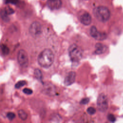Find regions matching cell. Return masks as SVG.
I'll return each instance as SVG.
<instances>
[{
  "mask_svg": "<svg viewBox=\"0 0 123 123\" xmlns=\"http://www.w3.org/2000/svg\"><path fill=\"white\" fill-rule=\"evenodd\" d=\"M54 60V54L49 49H45L42 51L37 58V61L39 65L45 68L49 67L53 63Z\"/></svg>",
  "mask_w": 123,
  "mask_h": 123,
  "instance_id": "1",
  "label": "cell"
},
{
  "mask_svg": "<svg viewBox=\"0 0 123 123\" xmlns=\"http://www.w3.org/2000/svg\"><path fill=\"white\" fill-rule=\"evenodd\" d=\"M93 14L95 17L99 21L105 22L108 21L110 17V12L109 9L104 6H98L93 10Z\"/></svg>",
  "mask_w": 123,
  "mask_h": 123,
  "instance_id": "2",
  "label": "cell"
},
{
  "mask_svg": "<svg viewBox=\"0 0 123 123\" xmlns=\"http://www.w3.org/2000/svg\"><path fill=\"white\" fill-rule=\"evenodd\" d=\"M68 52L71 60L73 62H79L82 57V49L76 44H74L71 45L69 48Z\"/></svg>",
  "mask_w": 123,
  "mask_h": 123,
  "instance_id": "3",
  "label": "cell"
},
{
  "mask_svg": "<svg viewBox=\"0 0 123 123\" xmlns=\"http://www.w3.org/2000/svg\"><path fill=\"white\" fill-rule=\"evenodd\" d=\"M17 60L19 65L23 67L26 68L28 65V57L27 52L24 49H20L17 54Z\"/></svg>",
  "mask_w": 123,
  "mask_h": 123,
  "instance_id": "4",
  "label": "cell"
},
{
  "mask_svg": "<svg viewBox=\"0 0 123 123\" xmlns=\"http://www.w3.org/2000/svg\"><path fill=\"white\" fill-rule=\"evenodd\" d=\"M97 106L98 110L102 112L105 111L108 108V101L106 95L103 94H100L98 98Z\"/></svg>",
  "mask_w": 123,
  "mask_h": 123,
  "instance_id": "5",
  "label": "cell"
},
{
  "mask_svg": "<svg viewBox=\"0 0 123 123\" xmlns=\"http://www.w3.org/2000/svg\"><path fill=\"white\" fill-rule=\"evenodd\" d=\"M29 32L31 35L34 37L38 36L42 32L41 25L38 22H34L29 27Z\"/></svg>",
  "mask_w": 123,
  "mask_h": 123,
  "instance_id": "6",
  "label": "cell"
},
{
  "mask_svg": "<svg viewBox=\"0 0 123 123\" xmlns=\"http://www.w3.org/2000/svg\"><path fill=\"white\" fill-rule=\"evenodd\" d=\"M90 34L93 37L98 40L105 39L107 37L106 33L98 31L97 28L95 26H92L91 27L90 29Z\"/></svg>",
  "mask_w": 123,
  "mask_h": 123,
  "instance_id": "7",
  "label": "cell"
},
{
  "mask_svg": "<svg viewBox=\"0 0 123 123\" xmlns=\"http://www.w3.org/2000/svg\"><path fill=\"white\" fill-rule=\"evenodd\" d=\"M43 92L49 96H53L55 94L56 90L54 86L50 83H47L43 86Z\"/></svg>",
  "mask_w": 123,
  "mask_h": 123,
  "instance_id": "8",
  "label": "cell"
},
{
  "mask_svg": "<svg viewBox=\"0 0 123 123\" xmlns=\"http://www.w3.org/2000/svg\"><path fill=\"white\" fill-rule=\"evenodd\" d=\"M47 5L51 10H57L62 6V1L61 0H48Z\"/></svg>",
  "mask_w": 123,
  "mask_h": 123,
  "instance_id": "9",
  "label": "cell"
},
{
  "mask_svg": "<svg viewBox=\"0 0 123 123\" xmlns=\"http://www.w3.org/2000/svg\"><path fill=\"white\" fill-rule=\"evenodd\" d=\"M75 73L74 72H69L64 79V84L66 86H70L73 84L75 80Z\"/></svg>",
  "mask_w": 123,
  "mask_h": 123,
  "instance_id": "10",
  "label": "cell"
},
{
  "mask_svg": "<svg viewBox=\"0 0 123 123\" xmlns=\"http://www.w3.org/2000/svg\"><path fill=\"white\" fill-rule=\"evenodd\" d=\"M91 17L88 12L84 13L80 17L81 22L84 25H88L91 22Z\"/></svg>",
  "mask_w": 123,
  "mask_h": 123,
  "instance_id": "11",
  "label": "cell"
},
{
  "mask_svg": "<svg viewBox=\"0 0 123 123\" xmlns=\"http://www.w3.org/2000/svg\"><path fill=\"white\" fill-rule=\"evenodd\" d=\"M95 46L96 50L95 53L97 54H102L106 50V46L101 43H97Z\"/></svg>",
  "mask_w": 123,
  "mask_h": 123,
  "instance_id": "12",
  "label": "cell"
},
{
  "mask_svg": "<svg viewBox=\"0 0 123 123\" xmlns=\"http://www.w3.org/2000/svg\"><path fill=\"white\" fill-rule=\"evenodd\" d=\"M18 114L19 117L23 121H25L27 118V114L26 112L23 110H20L18 111Z\"/></svg>",
  "mask_w": 123,
  "mask_h": 123,
  "instance_id": "13",
  "label": "cell"
},
{
  "mask_svg": "<svg viewBox=\"0 0 123 123\" xmlns=\"http://www.w3.org/2000/svg\"><path fill=\"white\" fill-rule=\"evenodd\" d=\"M34 75L35 77L38 80L41 81L42 79V74L41 71L38 69H36L34 71Z\"/></svg>",
  "mask_w": 123,
  "mask_h": 123,
  "instance_id": "14",
  "label": "cell"
},
{
  "mask_svg": "<svg viewBox=\"0 0 123 123\" xmlns=\"http://www.w3.org/2000/svg\"><path fill=\"white\" fill-rule=\"evenodd\" d=\"M0 16L2 18V19L4 21L8 22L9 20V17L8 16V14L6 13V12H5L4 10L0 11Z\"/></svg>",
  "mask_w": 123,
  "mask_h": 123,
  "instance_id": "15",
  "label": "cell"
},
{
  "mask_svg": "<svg viewBox=\"0 0 123 123\" xmlns=\"http://www.w3.org/2000/svg\"><path fill=\"white\" fill-rule=\"evenodd\" d=\"M0 48H1V51H2V52L3 53V54L7 55V54H8L9 53V49L5 45H4V44L1 45V47H0Z\"/></svg>",
  "mask_w": 123,
  "mask_h": 123,
  "instance_id": "16",
  "label": "cell"
},
{
  "mask_svg": "<svg viewBox=\"0 0 123 123\" xmlns=\"http://www.w3.org/2000/svg\"><path fill=\"white\" fill-rule=\"evenodd\" d=\"M26 84V82L25 81H20L18 82L15 85V87L16 88H19L23 86H25Z\"/></svg>",
  "mask_w": 123,
  "mask_h": 123,
  "instance_id": "17",
  "label": "cell"
},
{
  "mask_svg": "<svg viewBox=\"0 0 123 123\" xmlns=\"http://www.w3.org/2000/svg\"><path fill=\"white\" fill-rule=\"evenodd\" d=\"M7 117L10 120H12L15 117V115L13 112H9L7 114Z\"/></svg>",
  "mask_w": 123,
  "mask_h": 123,
  "instance_id": "18",
  "label": "cell"
},
{
  "mask_svg": "<svg viewBox=\"0 0 123 123\" xmlns=\"http://www.w3.org/2000/svg\"><path fill=\"white\" fill-rule=\"evenodd\" d=\"M87 112L89 114L93 115L96 112V109L93 107H89L87 109Z\"/></svg>",
  "mask_w": 123,
  "mask_h": 123,
  "instance_id": "19",
  "label": "cell"
},
{
  "mask_svg": "<svg viewBox=\"0 0 123 123\" xmlns=\"http://www.w3.org/2000/svg\"><path fill=\"white\" fill-rule=\"evenodd\" d=\"M23 92L24 93H25V94L27 95H30L32 93L33 91L32 90H31L30 88H25L23 89Z\"/></svg>",
  "mask_w": 123,
  "mask_h": 123,
  "instance_id": "20",
  "label": "cell"
},
{
  "mask_svg": "<svg viewBox=\"0 0 123 123\" xmlns=\"http://www.w3.org/2000/svg\"><path fill=\"white\" fill-rule=\"evenodd\" d=\"M108 119L111 122H114L116 119L115 116L113 114H111L108 115Z\"/></svg>",
  "mask_w": 123,
  "mask_h": 123,
  "instance_id": "21",
  "label": "cell"
},
{
  "mask_svg": "<svg viewBox=\"0 0 123 123\" xmlns=\"http://www.w3.org/2000/svg\"><path fill=\"white\" fill-rule=\"evenodd\" d=\"M4 11H5V12H6V13H7L8 15V14H12V13L14 12L13 10L12 9L10 8V7H7V8L4 10Z\"/></svg>",
  "mask_w": 123,
  "mask_h": 123,
  "instance_id": "22",
  "label": "cell"
},
{
  "mask_svg": "<svg viewBox=\"0 0 123 123\" xmlns=\"http://www.w3.org/2000/svg\"><path fill=\"white\" fill-rule=\"evenodd\" d=\"M89 98H83L81 102H80V103L82 104H87L88 102H89Z\"/></svg>",
  "mask_w": 123,
  "mask_h": 123,
  "instance_id": "23",
  "label": "cell"
},
{
  "mask_svg": "<svg viewBox=\"0 0 123 123\" xmlns=\"http://www.w3.org/2000/svg\"><path fill=\"white\" fill-rule=\"evenodd\" d=\"M8 1H9V2H13L14 1H15V0H7Z\"/></svg>",
  "mask_w": 123,
  "mask_h": 123,
  "instance_id": "24",
  "label": "cell"
}]
</instances>
